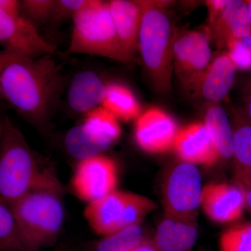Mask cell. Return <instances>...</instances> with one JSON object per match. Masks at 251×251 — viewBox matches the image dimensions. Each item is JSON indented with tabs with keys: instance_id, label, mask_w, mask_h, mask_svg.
Here are the masks:
<instances>
[{
	"instance_id": "1",
	"label": "cell",
	"mask_w": 251,
	"mask_h": 251,
	"mask_svg": "<svg viewBox=\"0 0 251 251\" xmlns=\"http://www.w3.org/2000/svg\"><path fill=\"white\" fill-rule=\"evenodd\" d=\"M1 96L33 126L49 128L64 87L61 66L53 54L37 58L1 50Z\"/></svg>"
},
{
	"instance_id": "2",
	"label": "cell",
	"mask_w": 251,
	"mask_h": 251,
	"mask_svg": "<svg viewBox=\"0 0 251 251\" xmlns=\"http://www.w3.org/2000/svg\"><path fill=\"white\" fill-rule=\"evenodd\" d=\"M38 191L64 193L53 167L31 149L21 130L4 115L0 145V200L8 205Z\"/></svg>"
},
{
	"instance_id": "3",
	"label": "cell",
	"mask_w": 251,
	"mask_h": 251,
	"mask_svg": "<svg viewBox=\"0 0 251 251\" xmlns=\"http://www.w3.org/2000/svg\"><path fill=\"white\" fill-rule=\"evenodd\" d=\"M141 21L138 52L156 92L173 90V47L175 31L166 9L169 1L140 0Z\"/></svg>"
},
{
	"instance_id": "4",
	"label": "cell",
	"mask_w": 251,
	"mask_h": 251,
	"mask_svg": "<svg viewBox=\"0 0 251 251\" xmlns=\"http://www.w3.org/2000/svg\"><path fill=\"white\" fill-rule=\"evenodd\" d=\"M63 194L54 191H34L9 205L25 251H41L56 244L65 216Z\"/></svg>"
},
{
	"instance_id": "5",
	"label": "cell",
	"mask_w": 251,
	"mask_h": 251,
	"mask_svg": "<svg viewBox=\"0 0 251 251\" xmlns=\"http://www.w3.org/2000/svg\"><path fill=\"white\" fill-rule=\"evenodd\" d=\"M72 20L68 53L98 56L125 63L108 1L89 0Z\"/></svg>"
},
{
	"instance_id": "6",
	"label": "cell",
	"mask_w": 251,
	"mask_h": 251,
	"mask_svg": "<svg viewBox=\"0 0 251 251\" xmlns=\"http://www.w3.org/2000/svg\"><path fill=\"white\" fill-rule=\"evenodd\" d=\"M203 186L198 167L181 162L172 169L163 188L165 215L195 219L201 206Z\"/></svg>"
},
{
	"instance_id": "7",
	"label": "cell",
	"mask_w": 251,
	"mask_h": 251,
	"mask_svg": "<svg viewBox=\"0 0 251 251\" xmlns=\"http://www.w3.org/2000/svg\"><path fill=\"white\" fill-rule=\"evenodd\" d=\"M206 32L182 31L175 35L173 69L181 85L191 91L212 60L210 37Z\"/></svg>"
},
{
	"instance_id": "8",
	"label": "cell",
	"mask_w": 251,
	"mask_h": 251,
	"mask_svg": "<svg viewBox=\"0 0 251 251\" xmlns=\"http://www.w3.org/2000/svg\"><path fill=\"white\" fill-rule=\"evenodd\" d=\"M117 184L116 162L105 154L78 161L71 181L74 194L87 203L117 191Z\"/></svg>"
},
{
	"instance_id": "9",
	"label": "cell",
	"mask_w": 251,
	"mask_h": 251,
	"mask_svg": "<svg viewBox=\"0 0 251 251\" xmlns=\"http://www.w3.org/2000/svg\"><path fill=\"white\" fill-rule=\"evenodd\" d=\"M0 47L24 57L54 54L56 47L46 40L24 15L13 16L0 9Z\"/></svg>"
},
{
	"instance_id": "10",
	"label": "cell",
	"mask_w": 251,
	"mask_h": 251,
	"mask_svg": "<svg viewBox=\"0 0 251 251\" xmlns=\"http://www.w3.org/2000/svg\"><path fill=\"white\" fill-rule=\"evenodd\" d=\"M178 130L176 122L170 114L152 107L142 112L135 120V143L145 152L166 153L173 149Z\"/></svg>"
},
{
	"instance_id": "11",
	"label": "cell",
	"mask_w": 251,
	"mask_h": 251,
	"mask_svg": "<svg viewBox=\"0 0 251 251\" xmlns=\"http://www.w3.org/2000/svg\"><path fill=\"white\" fill-rule=\"evenodd\" d=\"M201 206L205 215L218 224L235 222L246 207L244 193L237 185L211 183L203 186Z\"/></svg>"
},
{
	"instance_id": "12",
	"label": "cell",
	"mask_w": 251,
	"mask_h": 251,
	"mask_svg": "<svg viewBox=\"0 0 251 251\" xmlns=\"http://www.w3.org/2000/svg\"><path fill=\"white\" fill-rule=\"evenodd\" d=\"M173 150L183 163L211 167L220 161L219 155L203 122L179 128Z\"/></svg>"
},
{
	"instance_id": "13",
	"label": "cell",
	"mask_w": 251,
	"mask_h": 251,
	"mask_svg": "<svg viewBox=\"0 0 251 251\" xmlns=\"http://www.w3.org/2000/svg\"><path fill=\"white\" fill-rule=\"evenodd\" d=\"M237 71L225 51L211 60L191 91L208 103H220L228 97Z\"/></svg>"
},
{
	"instance_id": "14",
	"label": "cell",
	"mask_w": 251,
	"mask_h": 251,
	"mask_svg": "<svg viewBox=\"0 0 251 251\" xmlns=\"http://www.w3.org/2000/svg\"><path fill=\"white\" fill-rule=\"evenodd\" d=\"M109 11L125 64L131 62L138 52L141 9L138 1L111 0Z\"/></svg>"
},
{
	"instance_id": "15",
	"label": "cell",
	"mask_w": 251,
	"mask_h": 251,
	"mask_svg": "<svg viewBox=\"0 0 251 251\" xmlns=\"http://www.w3.org/2000/svg\"><path fill=\"white\" fill-rule=\"evenodd\" d=\"M130 195V192L117 190L105 197L88 203L84 211V216L96 234L103 237L118 230Z\"/></svg>"
},
{
	"instance_id": "16",
	"label": "cell",
	"mask_w": 251,
	"mask_h": 251,
	"mask_svg": "<svg viewBox=\"0 0 251 251\" xmlns=\"http://www.w3.org/2000/svg\"><path fill=\"white\" fill-rule=\"evenodd\" d=\"M213 40L219 49L227 43L251 34V21L246 1L229 0L222 12L209 25Z\"/></svg>"
},
{
	"instance_id": "17",
	"label": "cell",
	"mask_w": 251,
	"mask_h": 251,
	"mask_svg": "<svg viewBox=\"0 0 251 251\" xmlns=\"http://www.w3.org/2000/svg\"><path fill=\"white\" fill-rule=\"evenodd\" d=\"M108 83L94 71L77 73L69 85L67 101L69 107L77 113H88L100 106L106 93Z\"/></svg>"
},
{
	"instance_id": "18",
	"label": "cell",
	"mask_w": 251,
	"mask_h": 251,
	"mask_svg": "<svg viewBox=\"0 0 251 251\" xmlns=\"http://www.w3.org/2000/svg\"><path fill=\"white\" fill-rule=\"evenodd\" d=\"M198 237L195 219L165 215L157 227L153 244L159 251H192Z\"/></svg>"
},
{
	"instance_id": "19",
	"label": "cell",
	"mask_w": 251,
	"mask_h": 251,
	"mask_svg": "<svg viewBox=\"0 0 251 251\" xmlns=\"http://www.w3.org/2000/svg\"><path fill=\"white\" fill-rule=\"evenodd\" d=\"M204 124L219 155L220 160L233 156V130L227 112L220 103H208Z\"/></svg>"
},
{
	"instance_id": "20",
	"label": "cell",
	"mask_w": 251,
	"mask_h": 251,
	"mask_svg": "<svg viewBox=\"0 0 251 251\" xmlns=\"http://www.w3.org/2000/svg\"><path fill=\"white\" fill-rule=\"evenodd\" d=\"M102 106L119 121L135 120L142 112L141 105L129 87L120 82H108Z\"/></svg>"
},
{
	"instance_id": "21",
	"label": "cell",
	"mask_w": 251,
	"mask_h": 251,
	"mask_svg": "<svg viewBox=\"0 0 251 251\" xmlns=\"http://www.w3.org/2000/svg\"><path fill=\"white\" fill-rule=\"evenodd\" d=\"M82 125L96 140L110 146L121 136L120 121L102 105L86 114Z\"/></svg>"
},
{
	"instance_id": "22",
	"label": "cell",
	"mask_w": 251,
	"mask_h": 251,
	"mask_svg": "<svg viewBox=\"0 0 251 251\" xmlns=\"http://www.w3.org/2000/svg\"><path fill=\"white\" fill-rule=\"evenodd\" d=\"M233 130L234 171L251 175V125L243 112L234 110Z\"/></svg>"
},
{
	"instance_id": "23",
	"label": "cell",
	"mask_w": 251,
	"mask_h": 251,
	"mask_svg": "<svg viewBox=\"0 0 251 251\" xmlns=\"http://www.w3.org/2000/svg\"><path fill=\"white\" fill-rule=\"evenodd\" d=\"M64 146L68 153L77 161L104 154L111 147L96 140L82 125L75 126L68 130L64 138Z\"/></svg>"
},
{
	"instance_id": "24",
	"label": "cell",
	"mask_w": 251,
	"mask_h": 251,
	"mask_svg": "<svg viewBox=\"0 0 251 251\" xmlns=\"http://www.w3.org/2000/svg\"><path fill=\"white\" fill-rule=\"evenodd\" d=\"M146 240L140 225L119 229L91 244L89 251H132Z\"/></svg>"
},
{
	"instance_id": "25",
	"label": "cell",
	"mask_w": 251,
	"mask_h": 251,
	"mask_svg": "<svg viewBox=\"0 0 251 251\" xmlns=\"http://www.w3.org/2000/svg\"><path fill=\"white\" fill-rule=\"evenodd\" d=\"M0 251H25L10 206L0 200Z\"/></svg>"
},
{
	"instance_id": "26",
	"label": "cell",
	"mask_w": 251,
	"mask_h": 251,
	"mask_svg": "<svg viewBox=\"0 0 251 251\" xmlns=\"http://www.w3.org/2000/svg\"><path fill=\"white\" fill-rule=\"evenodd\" d=\"M156 208V203L150 198L130 193L129 198L124 209L119 229L141 224L144 219L155 210Z\"/></svg>"
},
{
	"instance_id": "27",
	"label": "cell",
	"mask_w": 251,
	"mask_h": 251,
	"mask_svg": "<svg viewBox=\"0 0 251 251\" xmlns=\"http://www.w3.org/2000/svg\"><path fill=\"white\" fill-rule=\"evenodd\" d=\"M220 251H251V223L226 229L219 239Z\"/></svg>"
},
{
	"instance_id": "28",
	"label": "cell",
	"mask_w": 251,
	"mask_h": 251,
	"mask_svg": "<svg viewBox=\"0 0 251 251\" xmlns=\"http://www.w3.org/2000/svg\"><path fill=\"white\" fill-rule=\"evenodd\" d=\"M226 49L237 70H251V34L229 41Z\"/></svg>"
},
{
	"instance_id": "29",
	"label": "cell",
	"mask_w": 251,
	"mask_h": 251,
	"mask_svg": "<svg viewBox=\"0 0 251 251\" xmlns=\"http://www.w3.org/2000/svg\"><path fill=\"white\" fill-rule=\"evenodd\" d=\"M56 0H23L21 1L23 14L34 25L50 21Z\"/></svg>"
},
{
	"instance_id": "30",
	"label": "cell",
	"mask_w": 251,
	"mask_h": 251,
	"mask_svg": "<svg viewBox=\"0 0 251 251\" xmlns=\"http://www.w3.org/2000/svg\"><path fill=\"white\" fill-rule=\"evenodd\" d=\"M89 0H56L55 6L50 21L59 23L68 18L74 17L77 11L84 7Z\"/></svg>"
},
{
	"instance_id": "31",
	"label": "cell",
	"mask_w": 251,
	"mask_h": 251,
	"mask_svg": "<svg viewBox=\"0 0 251 251\" xmlns=\"http://www.w3.org/2000/svg\"><path fill=\"white\" fill-rule=\"evenodd\" d=\"M234 181L244 193L246 206L251 214V175L234 171Z\"/></svg>"
},
{
	"instance_id": "32",
	"label": "cell",
	"mask_w": 251,
	"mask_h": 251,
	"mask_svg": "<svg viewBox=\"0 0 251 251\" xmlns=\"http://www.w3.org/2000/svg\"><path fill=\"white\" fill-rule=\"evenodd\" d=\"M228 1L229 0H209V1H206V4L207 6L208 14H209V25H211L216 21V18L219 17Z\"/></svg>"
},
{
	"instance_id": "33",
	"label": "cell",
	"mask_w": 251,
	"mask_h": 251,
	"mask_svg": "<svg viewBox=\"0 0 251 251\" xmlns=\"http://www.w3.org/2000/svg\"><path fill=\"white\" fill-rule=\"evenodd\" d=\"M0 9L13 16H21V1L18 0H0Z\"/></svg>"
},
{
	"instance_id": "34",
	"label": "cell",
	"mask_w": 251,
	"mask_h": 251,
	"mask_svg": "<svg viewBox=\"0 0 251 251\" xmlns=\"http://www.w3.org/2000/svg\"><path fill=\"white\" fill-rule=\"evenodd\" d=\"M244 99L245 111L243 113L251 125V77L248 80L247 85L244 89Z\"/></svg>"
},
{
	"instance_id": "35",
	"label": "cell",
	"mask_w": 251,
	"mask_h": 251,
	"mask_svg": "<svg viewBox=\"0 0 251 251\" xmlns=\"http://www.w3.org/2000/svg\"><path fill=\"white\" fill-rule=\"evenodd\" d=\"M132 251H159L155 247L153 242H149L148 240H145L138 247L135 248Z\"/></svg>"
},
{
	"instance_id": "36",
	"label": "cell",
	"mask_w": 251,
	"mask_h": 251,
	"mask_svg": "<svg viewBox=\"0 0 251 251\" xmlns=\"http://www.w3.org/2000/svg\"><path fill=\"white\" fill-rule=\"evenodd\" d=\"M4 130V115L0 113V145L2 141Z\"/></svg>"
},
{
	"instance_id": "37",
	"label": "cell",
	"mask_w": 251,
	"mask_h": 251,
	"mask_svg": "<svg viewBox=\"0 0 251 251\" xmlns=\"http://www.w3.org/2000/svg\"><path fill=\"white\" fill-rule=\"evenodd\" d=\"M53 251H75L72 248L69 247L67 245H60L59 247H56Z\"/></svg>"
},
{
	"instance_id": "38",
	"label": "cell",
	"mask_w": 251,
	"mask_h": 251,
	"mask_svg": "<svg viewBox=\"0 0 251 251\" xmlns=\"http://www.w3.org/2000/svg\"><path fill=\"white\" fill-rule=\"evenodd\" d=\"M246 2H247L248 12H249V17H250L251 21V0H248V1H246Z\"/></svg>"
},
{
	"instance_id": "39",
	"label": "cell",
	"mask_w": 251,
	"mask_h": 251,
	"mask_svg": "<svg viewBox=\"0 0 251 251\" xmlns=\"http://www.w3.org/2000/svg\"><path fill=\"white\" fill-rule=\"evenodd\" d=\"M0 63H1V50H0ZM2 99V96H1V82H0V99Z\"/></svg>"
}]
</instances>
